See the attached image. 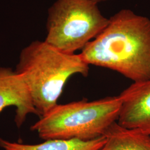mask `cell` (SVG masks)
<instances>
[{
    "instance_id": "cell-1",
    "label": "cell",
    "mask_w": 150,
    "mask_h": 150,
    "mask_svg": "<svg viewBox=\"0 0 150 150\" xmlns=\"http://www.w3.org/2000/svg\"><path fill=\"white\" fill-rule=\"evenodd\" d=\"M80 54L89 65L115 71L134 82L150 80V18L129 9L118 11Z\"/></svg>"
},
{
    "instance_id": "cell-2",
    "label": "cell",
    "mask_w": 150,
    "mask_h": 150,
    "mask_svg": "<svg viewBox=\"0 0 150 150\" xmlns=\"http://www.w3.org/2000/svg\"><path fill=\"white\" fill-rule=\"evenodd\" d=\"M89 70L80 54H67L36 40L22 50L15 71L26 83L41 117L57 105L71 76H87Z\"/></svg>"
},
{
    "instance_id": "cell-3",
    "label": "cell",
    "mask_w": 150,
    "mask_h": 150,
    "mask_svg": "<svg viewBox=\"0 0 150 150\" xmlns=\"http://www.w3.org/2000/svg\"><path fill=\"white\" fill-rule=\"evenodd\" d=\"M121 106L119 96L57 104L33 124L31 130L45 140L96 139L117 121Z\"/></svg>"
},
{
    "instance_id": "cell-4",
    "label": "cell",
    "mask_w": 150,
    "mask_h": 150,
    "mask_svg": "<svg viewBox=\"0 0 150 150\" xmlns=\"http://www.w3.org/2000/svg\"><path fill=\"white\" fill-rule=\"evenodd\" d=\"M97 4L92 0H57L48 9L45 41L67 54L82 50L109 21Z\"/></svg>"
},
{
    "instance_id": "cell-5",
    "label": "cell",
    "mask_w": 150,
    "mask_h": 150,
    "mask_svg": "<svg viewBox=\"0 0 150 150\" xmlns=\"http://www.w3.org/2000/svg\"><path fill=\"white\" fill-rule=\"evenodd\" d=\"M118 96L121 106L117 123L150 136V79L134 82Z\"/></svg>"
},
{
    "instance_id": "cell-6",
    "label": "cell",
    "mask_w": 150,
    "mask_h": 150,
    "mask_svg": "<svg viewBox=\"0 0 150 150\" xmlns=\"http://www.w3.org/2000/svg\"><path fill=\"white\" fill-rule=\"evenodd\" d=\"M11 106L16 107L15 122L18 127L21 126L28 114L39 116L21 76L11 69L0 67V113Z\"/></svg>"
},
{
    "instance_id": "cell-7",
    "label": "cell",
    "mask_w": 150,
    "mask_h": 150,
    "mask_svg": "<svg viewBox=\"0 0 150 150\" xmlns=\"http://www.w3.org/2000/svg\"><path fill=\"white\" fill-rule=\"evenodd\" d=\"M104 136L106 142L100 150H150V136L125 128L117 121Z\"/></svg>"
},
{
    "instance_id": "cell-8",
    "label": "cell",
    "mask_w": 150,
    "mask_h": 150,
    "mask_svg": "<svg viewBox=\"0 0 150 150\" xmlns=\"http://www.w3.org/2000/svg\"><path fill=\"white\" fill-rule=\"evenodd\" d=\"M106 142L105 136L91 141L80 139L45 140L35 145L12 142L0 137V147L4 150H100Z\"/></svg>"
},
{
    "instance_id": "cell-9",
    "label": "cell",
    "mask_w": 150,
    "mask_h": 150,
    "mask_svg": "<svg viewBox=\"0 0 150 150\" xmlns=\"http://www.w3.org/2000/svg\"><path fill=\"white\" fill-rule=\"evenodd\" d=\"M92 1H96L97 2H98L100 1H107V0H92Z\"/></svg>"
}]
</instances>
